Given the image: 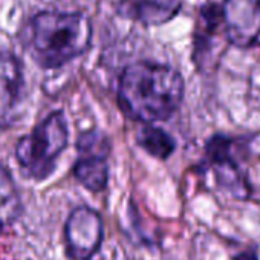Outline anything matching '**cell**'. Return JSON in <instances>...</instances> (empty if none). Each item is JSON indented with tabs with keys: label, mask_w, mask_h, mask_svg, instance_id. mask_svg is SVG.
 <instances>
[{
	"label": "cell",
	"mask_w": 260,
	"mask_h": 260,
	"mask_svg": "<svg viewBox=\"0 0 260 260\" xmlns=\"http://www.w3.org/2000/svg\"><path fill=\"white\" fill-rule=\"evenodd\" d=\"M104 237V225L98 211L81 205L72 210L64 225V242L68 255L72 260L92 258Z\"/></svg>",
	"instance_id": "5b68a950"
},
{
	"label": "cell",
	"mask_w": 260,
	"mask_h": 260,
	"mask_svg": "<svg viewBox=\"0 0 260 260\" xmlns=\"http://www.w3.org/2000/svg\"><path fill=\"white\" fill-rule=\"evenodd\" d=\"M233 146L234 141L225 135H214L205 146L207 161L214 172L217 184L225 191L231 193L237 199H246L249 196L248 181L233 159Z\"/></svg>",
	"instance_id": "52a82bcc"
},
{
	"label": "cell",
	"mask_w": 260,
	"mask_h": 260,
	"mask_svg": "<svg viewBox=\"0 0 260 260\" xmlns=\"http://www.w3.org/2000/svg\"><path fill=\"white\" fill-rule=\"evenodd\" d=\"M182 10V0H119L118 14L144 26L172 22Z\"/></svg>",
	"instance_id": "ba28073f"
},
{
	"label": "cell",
	"mask_w": 260,
	"mask_h": 260,
	"mask_svg": "<svg viewBox=\"0 0 260 260\" xmlns=\"http://www.w3.org/2000/svg\"><path fill=\"white\" fill-rule=\"evenodd\" d=\"M184 92V78L176 69L152 61H138L122 71L118 104L130 119L153 124L173 116L182 104Z\"/></svg>",
	"instance_id": "6da1fadb"
},
{
	"label": "cell",
	"mask_w": 260,
	"mask_h": 260,
	"mask_svg": "<svg viewBox=\"0 0 260 260\" xmlns=\"http://www.w3.org/2000/svg\"><path fill=\"white\" fill-rule=\"evenodd\" d=\"M4 226H5V223H2V222H0V233H2V230H4Z\"/></svg>",
	"instance_id": "7c38bea8"
},
{
	"label": "cell",
	"mask_w": 260,
	"mask_h": 260,
	"mask_svg": "<svg viewBox=\"0 0 260 260\" xmlns=\"http://www.w3.org/2000/svg\"><path fill=\"white\" fill-rule=\"evenodd\" d=\"M20 40L40 68L57 69L90 48L92 23L81 13L42 11L28 22Z\"/></svg>",
	"instance_id": "7a4b0ae2"
},
{
	"label": "cell",
	"mask_w": 260,
	"mask_h": 260,
	"mask_svg": "<svg viewBox=\"0 0 260 260\" xmlns=\"http://www.w3.org/2000/svg\"><path fill=\"white\" fill-rule=\"evenodd\" d=\"M112 146L109 138L96 128L83 132L77 140V161L74 176L89 191L98 193L107 187Z\"/></svg>",
	"instance_id": "277c9868"
},
{
	"label": "cell",
	"mask_w": 260,
	"mask_h": 260,
	"mask_svg": "<svg viewBox=\"0 0 260 260\" xmlns=\"http://www.w3.org/2000/svg\"><path fill=\"white\" fill-rule=\"evenodd\" d=\"M222 25L231 45H255L260 37V0H223Z\"/></svg>",
	"instance_id": "8992f818"
},
{
	"label": "cell",
	"mask_w": 260,
	"mask_h": 260,
	"mask_svg": "<svg viewBox=\"0 0 260 260\" xmlns=\"http://www.w3.org/2000/svg\"><path fill=\"white\" fill-rule=\"evenodd\" d=\"M138 146L143 147L150 156L156 159H167L175 152V140L162 130L161 127H156L153 124H144V127L140 130L137 137Z\"/></svg>",
	"instance_id": "30bf717a"
},
{
	"label": "cell",
	"mask_w": 260,
	"mask_h": 260,
	"mask_svg": "<svg viewBox=\"0 0 260 260\" xmlns=\"http://www.w3.org/2000/svg\"><path fill=\"white\" fill-rule=\"evenodd\" d=\"M22 211L20 196L11 173L0 162V222H14Z\"/></svg>",
	"instance_id": "8fae6325"
},
{
	"label": "cell",
	"mask_w": 260,
	"mask_h": 260,
	"mask_svg": "<svg viewBox=\"0 0 260 260\" xmlns=\"http://www.w3.org/2000/svg\"><path fill=\"white\" fill-rule=\"evenodd\" d=\"M69 143V125L61 110L49 113L39 122L31 134L19 140L16 146V159L25 176L43 181L55 169L58 156Z\"/></svg>",
	"instance_id": "3957f363"
},
{
	"label": "cell",
	"mask_w": 260,
	"mask_h": 260,
	"mask_svg": "<svg viewBox=\"0 0 260 260\" xmlns=\"http://www.w3.org/2000/svg\"><path fill=\"white\" fill-rule=\"evenodd\" d=\"M23 86L20 60L13 52L0 49V113H8L17 106Z\"/></svg>",
	"instance_id": "9c48e42d"
}]
</instances>
